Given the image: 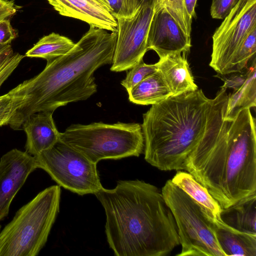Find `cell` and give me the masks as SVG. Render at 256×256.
I'll use <instances>...</instances> for the list:
<instances>
[{
  "label": "cell",
  "mask_w": 256,
  "mask_h": 256,
  "mask_svg": "<svg viewBox=\"0 0 256 256\" xmlns=\"http://www.w3.org/2000/svg\"><path fill=\"white\" fill-rule=\"evenodd\" d=\"M162 6L166 9L186 34L190 38L192 18L186 10L184 0H164Z\"/></svg>",
  "instance_id": "obj_24"
},
{
  "label": "cell",
  "mask_w": 256,
  "mask_h": 256,
  "mask_svg": "<svg viewBox=\"0 0 256 256\" xmlns=\"http://www.w3.org/2000/svg\"><path fill=\"white\" fill-rule=\"evenodd\" d=\"M256 126L250 108L208 134L185 162L188 172L227 208L256 193Z\"/></svg>",
  "instance_id": "obj_4"
},
{
  "label": "cell",
  "mask_w": 256,
  "mask_h": 256,
  "mask_svg": "<svg viewBox=\"0 0 256 256\" xmlns=\"http://www.w3.org/2000/svg\"><path fill=\"white\" fill-rule=\"evenodd\" d=\"M75 44L69 38L52 32L42 38L26 53L25 56L49 60L64 56Z\"/></svg>",
  "instance_id": "obj_21"
},
{
  "label": "cell",
  "mask_w": 256,
  "mask_h": 256,
  "mask_svg": "<svg viewBox=\"0 0 256 256\" xmlns=\"http://www.w3.org/2000/svg\"><path fill=\"white\" fill-rule=\"evenodd\" d=\"M216 235L226 256H256V234L240 232L227 226L216 228Z\"/></svg>",
  "instance_id": "obj_19"
},
{
  "label": "cell",
  "mask_w": 256,
  "mask_h": 256,
  "mask_svg": "<svg viewBox=\"0 0 256 256\" xmlns=\"http://www.w3.org/2000/svg\"><path fill=\"white\" fill-rule=\"evenodd\" d=\"M154 7L145 6L131 18L116 19L117 38L111 71L129 70L143 60L148 50V35Z\"/></svg>",
  "instance_id": "obj_10"
},
{
  "label": "cell",
  "mask_w": 256,
  "mask_h": 256,
  "mask_svg": "<svg viewBox=\"0 0 256 256\" xmlns=\"http://www.w3.org/2000/svg\"><path fill=\"white\" fill-rule=\"evenodd\" d=\"M24 57L14 52L10 44L0 45V88Z\"/></svg>",
  "instance_id": "obj_23"
},
{
  "label": "cell",
  "mask_w": 256,
  "mask_h": 256,
  "mask_svg": "<svg viewBox=\"0 0 256 256\" xmlns=\"http://www.w3.org/2000/svg\"><path fill=\"white\" fill-rule=\"evenodd\" d=\"M256 27V0H237L212 36L210 66L218 74H226L236 52Z\"/></svg>",
  "instance_id": "obj_9"
},
{
  "label": "cell",
  "mask_w": 256,
  "mask_h": 256,
  "mask_svg": "<svg viewBox=\"0 0 256 256\" xmlns=\"http://www.w3.org/2000/svg\"><path fill=\"white\" fill-rule=\"evenodd\" d=\"M226 89L221 86L213 99L198 89L152 104L141 124L145 160L162 170H185L190 152L224 120Z\"/></svg>",
  "instance_id": "obj_3"
},
{
  "label": "cell",
  "mask_w": 256,
  "mask_h": 256,
  "mask_svg": "<svg viewBox=\"0 0 256 256\" xmlns=\"http://www.w3.org/2000/svg\"><path fill=\"white\" fill-rule=\"evenodd\" d=\"M220 218L226 224L238 231L256 234V193L222 208Z\"/></svg>",
  "instance_id": "obj_17"
},
{
  "label": "cell",
  "mask_w": 256,
  "mask_h": 256,
  "mask_svg": "<svg viewBox=\"0 0 256 256\" xmlns=\"http://www.w3.org/2000/svg\"><path fill=\"white\" fill-rule=\"evenodd\" d=\"M112 15L116 18H125L124 8V0H105Z\"/></svg>",
  "instance_id": "obj_31"
},
{
  "label": "cell",
  "mask_w": 256,
  "mask_h": 256,
  "mask_svg": "<svg viewBox=\"0 0 256 256\" xmlns=\"http://www.w3.org/2000/svg\"><path fill=\"white\" fill-rule=\"evenodd\" d=\"M256 52V27L248 33L234 54L228 74L242 72L248 67V62L254 58Z\"/></svg>",
  "instance_id": "obj_22"
},
{
  "label": "cell",
  "mask_w": 256,
  "mask_h": 256,
  "mask_svg": "<svg viewBox=\"0 0 256 256\" xmlns=\"http://www.w3.org/2000/svg\"><path fill=\"white\" fill-rule=\"evenodd\" d=\"M62 16L84 21L90 26L116 30V19L105 0H46Z\"/></svg>",
  "instance_id": "obj_13"
},
{
  "label": "cell",
  "mask_w": 256,
  "mask_h": 256,
  "mask_svg": "<svg viewBox=\"0 0 256 256\" xmlns=\"http://www.w3.org/2000/svg\"><path fill=\"white\" fill-rule=\"evenodd\" d=\"M162 193L174 217L182 245L176 256H226L217 240L216 226L196 202L170 180Z\"/></svg>",
  "instance_id": "obj_7"
},
{
  "label": "cell",
  "mask_w": 256,
  "mask_h": 256,
  "mask_svg": "<svg viewBox=\"0 0 256 256\" xmlns=\"http://www.w3.org/2000/svg\"><path fill=\"white\" fill-rule=\"evenodd\" d=\"M237 0H212L210 15L213 18L224 19L230 12Z\"/></svg>",
  "instance_id": "obj_27"
},
{
  "label": "cell",
  "mask_w": 256,
  "mask_h": 256,
  "mask_svg": "<svg viewBox=\"0 0 256 256\" xmlns=\"http://www.w3.org/2000/svg\"><path fill=\"white\" fill-rule=\"evenodd\" d=\"M59 138L96 164L102 160L138 156L144 146L142 125L135 122L72 124L60 132Z\"/></svg>",
  "instance_id": "obj_6"
},
{
  "label": "cell",
  "mask_w": 256,
  "mask_h": 256,
  "mask_svg": "<svg viewBox=\"0 0 256 256\" xmlns=\"http://www.w3.org/2000/svg\"><path fill=\"white\" fill-rule=\"evenodd\" d=\"M191 47L188 37L166 9L154 10L147 38L148 50L156 52L160 58L167 56L186 53Z\"/></svg>",
  "instance_id": "obj_12"
},
{
  "label": "cell",
  "mask_w": 256,
  "mask_h": 256,
  "mask_svg": "<svg viewBox=\"0 0 256 256\" xmlns=\"http://www.w3.org/2000/svg\"><path fill=\"white\" fill-rule=\"evenodd\" d=\"M128 92L129 100L140 105L156 104L172 96L158 70L138 84Z\"/></svg>",
  "instance_id": "obj_18"
},
{
  "label": "cell",
  "mask_w": 256,
  "mask_h": 256,
  "mask_svg": "<svg viewBox=\"0 0 256 256\" xmlns=\"http://www.w3.org/2000/svg\"><path fill=\"white\" fill-rule=\"evenodd\" d=\"M219 78L224 82L222 87L226 88H232L234 90L238 89L244 83L247 76L246 71L232 72L226 74H218Z\"/></svg>",
  "instance_id": "obj_28"
},
{
  "label": "cell",
  "mask_w": 256,
  "mask_h": 256,
  "mask_svg": "<svg viewBox=\"0 0 256 256\" xmlns=\"http://www.w3.org/2000/svg\"><path fill=\"white\" fill-rule=\"evenodd\" d=\"M197 0H184L186 10L190 18H196L195 8Z\"/></svg>",
  "instance_id": "obj_33"
},
{
  "label": "cell",
  "mask_w": 256,
  "mask_h": 256,
  "mask_svg": "<svg viewBox=\"0 0 256 256\" xmlns=\"http://www.w3.org/2000/svg\"><path fill=\"white\" fill-rule=\"evenodd\" d=\"M106 216L105 232L116 256H166L180 244L173 214L160 190L121 180L94 194Z\"/></svg>",
  "instance_id": "obj_1"
},
{
  "label": "cell",
  "mask_w": 256,
  "mask_h": 256,
  "mask_svg": "<svg viewBox=\"0 0 256 256\" xmlns=\"http://www.w3.org/2000/svg\"><path fill=\"white\" fill-rule=\"evenodd\" d=\"M172 181L197 202L208 220L216 227L226 226L220 218L222 208L218 202L190 174L178 171Z\"/></svg>",
  "instance_id": "obj_16"
},
{
  "label": "cell",
  "mask_w": 256,
  "mask_h": 256,
  "mask_svg": "<svg viewBox=\"0 0 256 256\" xmlns=\"http://www.w3.org/2000/svg\"><path fill=\"white\" fill-rule=\"evenodd\" d=\"M117 31L90 26L88 30L66 54L47 60L39 74L11 90L20 105L9 125L22 129L30 115L45 111L54 112L69 103L86 100L97 91L94 72L112 64Z\"/></svg>",
  "instance_id": "obj_2"
},
{
  "label": "cell",
  "mask_w": 256,
  "mask_h": 256,
  "mask_svg": "<svg viewBox=\"0 0 256 256\" xmlns=\"http://www.w3.org/2000/svg\"><path fill=\"white\" fill-rule=\"evenodd\" d=\"M0 228H1V226L0 225Z\"/></svg>",
  "instance_id": "obj_35"
},
{
  "label": "cell",
  "mask_w": 256,
  "mask_h": 256,
  "mask_svg": "<svg viewBox=\"0 0 256 256\" xmlns=\"http://www.w3.org/2000/svg\"><path fill=\"white\" fill-rule=\"evenodd\" d=\"M34 157L37 168L46 171L58 186L72 192L95 194L103 188L96 164L60 138Z\"/></svg>",
  "instance_id": "obj_8"
},
{
  "label": "cell",
  "mask_w": 256,
  "mask_h": 256,
  "mask_svg": "<svg viewBox=\"0 0 256 256\" xmlns=\"http://www.w3.org/2000/svg\"><path fill=\"white\" fill-rule=\"evenodd\" d=\"M8 0H0V7L4 6L8 2Z\"/></svg>",
  "instance_id": "obj_34"
},
{
  "label": "cell",
  "mask_w": 256,
  "mask_h": 256,
  "mask_svg": "<svg viewBox=\"0 0 256 256\" xmlns=\"http://www.w3.org/2000/svg\"><path fill=\"white\" fill-rule=\"evenodd\" d=\"M158 71L156 63L148 64L143 60L130 69L120 84L128 92L141 81Z\"/></svg>",
  "instance_id": "obj_25"
},
{
  "label": "cell",
  "mask_w": 256,
  "mask_h": 256,
  "mask_svg": "<svg viewBox=\"0 0 256 256\" xmlns=\"http://www.w3.org/2000/svg\"><path fill=\"white\" fill-rule=\"evenodd\" d=\"M19 8L13 0H9L4 6L0 7V20L12 16L16 14Z\"/></svg>",
  "instance_id": "obj_32"
},
{
  "label": "cell",
  "mask_w": 256,
  "mask_h": 256,
  "mask_svg": "<svg viewBox=\"0 0 256 256\" xmlns=\"http://www.w3.org/2000/svg\"><path fill=\"white\" fill-rule=\"evenodd\" d=\"M16 36L9 19L0 20V45L10 44Z\"/></svg>",
  "instance_id": "obj_30"
},
{
  "label": "cell",
  "mask_w": 256,
  "mask_h": 256,
  "mask_svg": "<svg viewBox=\"0 0 256 256\" xmlns=\"http://www.w3.org/2000/svg\"><path fill=\"white\" fill-rule=\"evenodd\" d=\"M20 105L18 98L10 92L0 96V127L9 124Z\"/></svg>",
  "instance_id": "obj_26"
},
{
  "label": "cell",
  "mask_w": 256,
  "mask_h": 256,
  "mask_svg": "<svg viewBox=\"0 0 256 256\" xmlns=\"http://www.w3.org/2000/svg\"><path fill=\"white\" fill-rule=\"evenodd\" d=\"M54 112H40L29 116L23 122L22 129L26 140L25 152L36 156L52 147L58 140L60 132L52 118Z\"/></svg>",
  "instance_id": "obj_14"
},
{
  "label": "cell",
  "mask_w": 256,
  "mask_h": 256,
  "mask_svg": "<svg viewBox=\"0 0 256 256\" xmlns=\"http://www.w3.org/2000/svg\"><path fill=\"white\" fill-rule=\"evenodd\" d=\"M37 168L36 160L26 152L14 148L0 159V222L8 216L10 204L29 175Z\"/></svg>",
  "instance_id": "obj_11"
},
{
  "label": "cell",
  "mask_w": 256,
  "mask_h": 256,
  "mask_svg": "<svg viewBox=\"0 0 256 256\" xmlns=\"http://www.w3.org/2000/svg\"><path fill=\"white\" fill-rule=\"evenodd\" d=\"M157 0H124V18L133 16L142 8L147 6H156Z\"/></svg>",
  "instance_id": "obj_29"
},
{
  "label": "cell",
  "mask_w": 256,
  "mask_h": 256,
  "mask_svg": "<svg viewBox=\"0 0 256 256\" xmlns=\"http://www.w3.org/2000/svg\"><path fill=\"white\" fill-rule=\"evenodd\" d=\"M246 78L242 85L229 94L225 119L232 120L238 114L245 108L256 106V65L254 58L246 68Z\"/></svg>",
  "instance_id": "obj_20"
},
{
  "label": "cell",
  "mask_w": 256,
  "mask_h": 256,
  "mask_svg": "<svg viewBox=\"0 0 256 256\" xmlns=\"http://www.w3.org/2000/svg\"><path fill=\"white\" fill-rule=\"evenodd\" d=\"M185 54H170L160 58L156 63L158 70L162 74L172 96H177L198 89Z\"/></svg>",
  "instance_id": "obj_15"
},
{
  "label": "cell",
  "mask_w": 256,
  "mask_h": 256,
  "mask_svg": "<svg viewBox=\"0 0 256 256\" xmlns=\"http://www.w3.org/2000/svg\"><path fill=\"white\" fill-rule=\"evenodd\" d=\"M61 189L49 186L22 206L0 230V256H36L46 244L59 212Z\"/></svg>",
  "instance_id": "obj_5"
}]
</instances>
